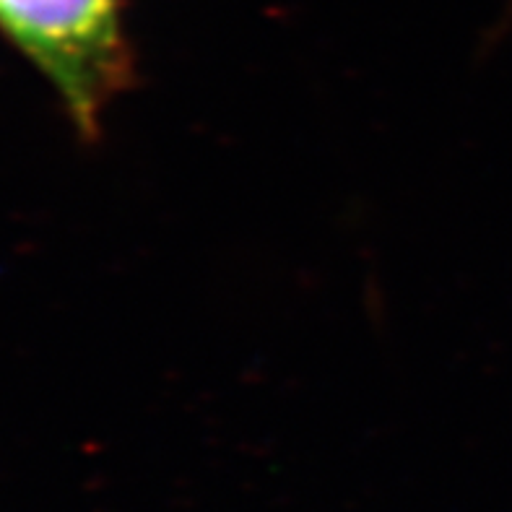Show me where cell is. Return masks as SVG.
<instances>
[{
    "mask_svg": "<svg viewBox=\"0 0 512 512\" xmlns=\"http://www.w3.org/2000/svg\"><path fill=\"white\" fill-rule=\"evenodd\" d=\"M0 29L50 78L86 138L130 81L115 0H0Z\"/></svg>",
    "mask_w": 512,
    "mask_h": 512,
    "instance_id": "cell-1",
    "label": "cell"
}]
</instances>
